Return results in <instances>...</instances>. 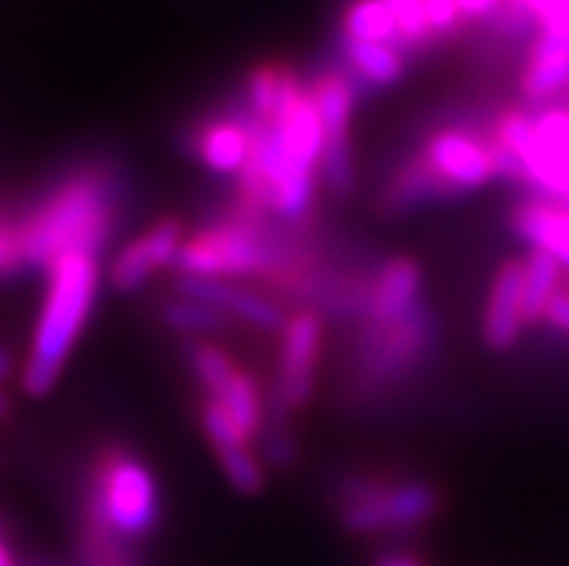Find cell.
<instances>
[{"label":"cell","mask_w":569,"mask_h":566,"mask_svg":"<svg viewBox=\"0 0 569 566\" xmlns=\"http://www.w3.org/2000/svg\"><path fill=\"white\" fill-rule=\"evenodd\" d=\"M122 173L104 162L72 168L18 217L27 269H50L72 251L101 255L122 222Z\"/></svg>","instance_id":"cell-1"},{"label":"cell","mask_w":569,"mask_h":566,"mask_svg":"<svg viewBox=\"0 0 569 566\" xmlns=\"http://www.w3.org/2000/svg\"><path fill=\"white\" fill-rule=\"evenodd\" d=\"M101 287V255L72 251L47 269V295L38 312L21 387L27 396H47L84 330Z\"/></svg>","instance_id":"cell-2"},{"label":"cell","mask_w":569,"mask_h":566,"mask_svg":"<svg viewBox=\"0 0 569 566\" xmlns=\"http://www.w3.org/2000/svg\"><path fill=\"white\" fill-rule=\"evenodd\" d=\"M440 345V324L428 301L388 324H356L347 359V387L356 396H382L426 370Z\"/></svg>","instance_id":"cell-3"},{"label":"cell","mask_w":569,"mask_h":566,"mask_svg":"<svg viewBox=\"0 0 569 566\" xmlns=\"http://www.w3.org/2000/svg\"><path fill=\"white\" fill-rule=\"evenodd\" d=\"M336 517L353 535L408 532L431 524L446 506L440 486L422 477L356 471L332 486Z\"/></svg>","instance_id":"cell-4"},{"label":"cell","mask_w":569,"mask_h":566,"mask_svg":"<svg viewBox=\"0 0 569 566\" xmlns=\"http://www.w3.org/2000/svg\"><path fill=\"white\" fill-rule=\"evenodd\" d=\"M325 336L327 318L321 312L316 309L289 312L283 330L278 332L274 374L267 387V428H289V416L310 405L321 352H325Z\"/></svg>","instance_id":"cell-5"},{"label":"cell","mask_w":569,"mask_h":566,"mask_svg":"<svg viewBox=\"0 0 569 566\" xmlns=\"http://www.w3.org/2000/svg\"><path fill=\"white\" fill-rule=\"evenodd\" d=\"M310 96L316 101L321 125H325V157H321V180L332 197H350L356 188L353 142H350V125L359 101L361 87L350 79L345 67H325L310 81Z\"/></svg>","instance_id":"cell-6"},{"label":"cell","mask_w":569,"mask_h":566,"mask_svg":"<svg viewBox=\"0 0 569 566\" xmlns=\"http://www.w3.org/2000/svg\"><path fill=\"white\" fill-rule=\"evenodd\" d=\"M422 166L451 191L455 200L498 180V159L491 148V128L480 130L466 122H448L433 128L417 145Z\"/></svg>","instance_id":"cell-7"},{"label":"cell","mask_w":569,"mask_h":566,"mask_svg":"<svg viewBox=\"0 0 569 566\" xmlns=\"http://www.w3.org/2000/svg\"><path fill=\"white\" fill-rule=\"evenodd\" d=\"M186 237V222L180 217H159L142 235L128 240L110 264V284L116 292H139L159 272L173 269Z\"/></svg>","instance_id":"cell-8"},{"label":"cell","mask_w":569,"mask_h":566,"mask_svg":"<svg viewBox=\"0 0 569 566\" xmlns=\"http://www.w3.org/2000/svg\"><path fill=\"white\" fill-rule=\"evenodd\" d=\"M173 292L182 295V298H191V301L209 304V307L220 309L223 316L263 332H281L289 318V312L278 298H272L263 289L240 287L234 280L173 275Z\"/></svg>","instance_id":"cell-9"},{"label":"cell","mask_w":569,"mask_h":566,"mask_svg":"<svg viewBox=\"0 0 569 566\" xmlns=\"http://www.w3.org/2000/svg\"><path fill=\"white\" fill-rule=\"evenodd\" d=\"M527 260L506 258L491 275L483 307V345L491 352H509L527 327Z\"/></svg>","instance_id":"cell-10"},{"label":"cell","mask_w":569,"mask_h":566,"mask_svg":"<svg viewBox=\"0 0 569 566\" xmlns=\"http://www.w3.org/2000/svg\"><path fill=\"white\" fill-rule=\"evenodd\" d=\"M191 153L202 166L220 177H234L238 180L249 162L252 151V119L246 113L243 101L234 105L229 113L206 116L191 130Z\"/></svg>","instance_id":"cell-11"},{"label":"cell","mask_w":569,"mask_h":566,"mask_svg":"<svg viewBox=\"0 0 569 566\" xmlns=\"http://www.w3.org/2000/svg\"><path fill=\"white\" fill-rule=\"evenodd\" d=\"M426 275L422 266L408 255H393L373 269L370 278L368 309L359 324H388L411 312L422 298Z\"/></svg>","instance_id":"cell-12"},{"label":"cell","mask_w":569,"mask_h":566,"mask_svg":"<svg viewBox=\"0 0 569 566\" xmlns=\"http://www.w3.org/2000/svg\"><path fill=\"white\" fill-rule=\"evenodd\" d=\"M509 229L529 244V249L547 251L569 269V206L529 193L509 211Z\"/></svg>","instance_id":"cell-13"},{"label":"cell","mask_w":569,"mask_h":566,"mask_svg":"<svg viewBox=\"0 0 569 566\" xmlns=\"http://www.w3.org/2000/svg\"><path fill=\"white\" fill-rule=\"evenodd\" d=\"M561 93H569V47L556 36L535 32L527 64L520 72V96L538 108V105H552V99Z\"/></svg>","instance_id":"cell-14"},{"label":"cell","mask_w":569,"mask_h":566,"mask_svg":"<svg viewBox=\"0 0 569 566\" xmlns=\"http://www.w3.org/2000/svg\"><path fill=\"white\" fill-rule=\"evenodd\" d=\"M339 64L350 72V79L370 90H388L405 76V52L388 43L353 41L339 38Z\"/></svg>","instance_id":"cell-15"},{"label":"cell","mask_w":569,"mask_h":566,"mask_svg":"<svg viewBox=\"0 0 569 566\" xmlns=\"http://www.w3.org/2000/svg\"><path fill=\"white\" fill-rule=\"evenodd\" d=\"M341 36L353 41L388 43L405 52L399 23L385 0H350L341 14Z\"/></svg>","instance_id":"cell-16"},{"label":"cell","mask_w":569,"mask_h":566,"mask_svg":"<svg viewBox=\"0 0 569 566\" xmlns=\"http://www.w3.org/2000/svg\"><path fill=\"white\" fill-rule=\"evenodd\" d=\"M223 468V477L229 486L243 497H258L267 488V463L254 451V445L249 439H234V443H223L211 448Z\"/></svg>","instance_id":"cell-17"},{"label":"cell","mask_w":569,"mask_h":566,"mask_svg":"<svg viewBox=\"0 0 569 566\" xmlns=\"http://www.w3.org/2000/svg\"><path fill=\"white\" fill-rule=\"evenodd\" d=\"M157 316L168 330L180 332L186 338H206L229 330V316H223L220 309L209 307V304L182 298V295L166 298L157 307Z\"/></svg>","instance_id":"cell-18"},{"label":"cell","mask_w":569,"mask_h":566,"mask_svg":"<svg viewBox=\"0 0 569 566\" xmlns=\"http://www.w3.org/2000/svg\"><path fill=\"white\" fill-rule=\"evenodd\" d=\"M563 289V266L552 255L529 249L527 255V324H541L547 316L549 304Z\"/></svg>","instance_id":"cell-19"},{"label":"cell","mask_w":569,"mask_h":566,"mask_svg":"<svg viewBox=\"0 0 569 566\" xmlns=\"http://www.w3.org/2000/svg\"><path fill=\"white\" fill-rule=\"evenodd\" d=\"M385 3H388V9L397 18L405 50L419 52L431 47V43H437L433 41L431 23H428L426 0H385Z\"/></svg>","instance_id":"cell-20"},{"label":"cell","mask_w":569,"mask_h":566,"mask_svg":"<svg viewBox=\"0 0 569 566\" xmlns=\"http://www.w3.org/2000/svg\"><path fill=\"white\" fill-rule=\"evenodd\" d=\"M428 23H431L433 41H448L462 29L466 18H462L457 0H426Z\"/></svg>","instance_id":"cell-21"},{"label":"cell","mask_w":569,"mask_h":566,"mask_svg":"<svg viewBox=\"0 0 569 566\" xmlns=\"http://www.w3.org/2000/svg\"><path fill=\"white\" fill-rule=\"evenodd\" d=\"M543 321L552 327V330L563 332V336H569V287H563L561 292L552 298V304H549L547 316H543Z\"/></svg>","instance_id":"cell-22"},{"label":"cell","mask_w":569,"mask_h":566,"mask_svg":"<svg viewBox=\"0 0 569 566\" xmlns=\"http://www.w3.org/2000/svg\"><path fill=\"white\" fill-rule=\"evenodd\" d=\"M506 0H457V7H460L462 18L466 23L469 21H483V18H491V14L498 12L503 7Z\"/></svg>","instance_id":"cell-23"},{"label":"cell","mask_w":569,"mask_h":566,"mask_svg":"<svg viewBox=\"0 0 569 566\" xmlns=\"http://www.w3.org/2000/svg\"><path fill=\"white\" fill-rule=\"evenodd\" d=\"M373 566H426L417 555H408V553H388L382 558L376 560Z\"/></svg>","instance_id":"cell-24"},{"label":"cell","mask_w":569,"mask_h":566,"mask_svg":"<svg viewBox=\"0 0 569 566\" xmlns=\"http://www.w3.org/2000/svg\"><path fill=\"white\" fill-rule=\"evenodd\" d=\"M0 566H18V560H14L12 549H9V544L3 540V535H0Z\"/></svg>","instance_id":"cell-25"},{"label":"cell","mask_w":569,"mask_h":566,"mask_svg":"<svg viewBox=\"0 0 569 566\" xmlns=\"http://www.w3.org/2000/svg\"><path fill=\"white\" fill-rule=\"evenodd\" d=\"M0 535H3V520H0Z\"/></svg>","instance_id":"cell-26"}]
</instances>
